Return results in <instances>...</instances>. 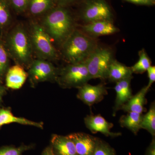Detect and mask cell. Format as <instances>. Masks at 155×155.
Wrapping results in <instances>:
<instances>
[{"label": "cell", "instance_id": "6da1fadb", "mask_svg": "<svg viewBox=\"0 0 155 155\" xmlns=\"http://www.w3.org/2000/svg\"><path fill=\"white\" fill-rule=\"evenodd\" d=\"M2 39L10 58L16 64L28 68L33 61V51L29 33L25 27L17 25Z\"/></svg>", "mask_w": 155, "mask_h": 155}, {"label": "cell", "instance_id": "7a4b0ae2", "mask_svg": "<svg viewBox=\"0 0 155 155\" xmlns=\"http://www.w3.org/2000/svg\"><path fill=\"white\" fill-rule=\"evenodd\" d=\"M97 47L94 40L74 30L62 43V52L69 64H77L85 62Z\"/></svg>", "mask_w": 155, "mask_h": 155}, {"label": "cell", "instance_id": "3957f363", "mask_svg": "<svg viewBox=\"0 0 155 155\" xmlns=\"http://www.w3.org/2000/svg\"><path fill=\"white\" fill-rule=\"evenodd\" d=\"M42 26L51 39L62 44L74 30L72 16L63 7L50 11L45 17Z\"/></svg>", "mask_w": 155, "mask_h": 155}, {"label": "cell", "instance_id": "277c9868", "mask_svg": "<svg viewBox=\"0 0 155 155\" xmlns=\"http://www.w3.org/2000/svg\"><path fill=\"white\" fill-rule=\"evenodd\" d=\"M28 33L33 51L38 59L48 61L56 59L57 51L42 25L36 22H31Z\"/></svg>", "mask_w": 155, "mask_h": 155}, {"label": "cell", "instance_id": "5b68a950", "mask_svg": "<svg viewBox=\"0 0 155 155\" xmlns=\"http://www.w3.org/2000/svg\"><path fill=\"white\" fill-rule=\"evenodd\" d=\"M85 62L69 64L59 69L56 82L64 88H76L83 86L91 80Z\"/></svg>", "mask_w": 155, "mask_h": 155}, {"label": "cell", "instance_id": "8992f818", "mask_svg": "<svg viewBox=\"0 0 155 155\" xmlns=\"http://www.w3.org/2000/svg\"><path fill=\"white\" fill-rule=\"evenodd\" d=\"M113 60L110 50L97 47L85 61L91 79L107 78L109 67Z\"/></svg>", "mask_w": 155, "mask_h": 155}, {"label": "cell", "instance_id": "52a82bcc", "mask_svg": "<svg viewBox=\"0 0 155 155\" xmlns=\"http://www.w3.org/2000/svg\"><path fill=\"white\" fill-rule=\"evenodd\" d=\"M28 69V77L32 87L40 82L56 81L59 71L49 61L40 59L33 60Z\"/></svg>", "mask_w": 155, "mask_h": 155}, {"label": "cell", "instance_id": "ba28073f", "mask_svg": "<svg viewBox=\"0 0 155 155\" xmlns=\"http://www.w3.org/2000/svg\"><path fill=\"white\" fill-rule=\"evenodd\" d=\"M81 17L85 22L90 23L112 21L113 16L110 7L105 0H88L84 7Z\"/></svg>", "mask_w": 155, "mask_h": 155}, {"label": "cell", "instance_id": "9c48e42d", "mask_svg": "<svg viewBox=\"0 0 155 155\" xmlns=\"http://www.w3.org/2000/svg\"><path fill=\"white\" fill-rule=\"evenodd\" d=\"M78 90L77 98L89 107L101 101L108 94L107 88L103 84L92 85L86 83Z\"/></svg>", "mask_w": 155, "mask_h": 155}, {"label": "cell", "instance_id": "30bf717a", "mask_svg": "<svg viewBox=\"0 0 155 155\" xmlns=\"http://www.w3.org/2000/svg\"><path fill=\"white\" fill-rule=\"evenodd\" d=\"M87 128L93 134L100 132L107 137H115L122 135L120 133L111 132L114 124L107 122L101 115H87L84 119Z\"/></svg>", "mask_w": 155, "mask_h": 155}, {"label": "cell", "instance_id": "8fae6325", "mask_svg": "<svg viewBox=\"0 0 155 155\" xmlns=\"http://www.w3.org/2000/svg\"><path fill=\"white\" fill-rule=\"evenodd\" d=\"M74 143L78 155H93L97 137L82 132L68 135Z\"/></svg>", "mask_w": 155, "mask_h": 155}, {"label": "cell", "instance_id": "7c38bea8", "mask_svg": "<svg viewBox=\"0 0 155 155\" xmlns=\"http://www.w3.org/2000/svg\"><path fill=\"white\" fill-rule=\"evenodd\" d=\"M51 146L55 155H78L74 143L68 135H52Z\"/></svg>", "mask_w": 155, "mask_h": 155}, {"label": "cell", "instance_id": "4fadbf2b", "mask_svg": "<svg viewBox=\"0 0 155 155\" xmlns=\"http://www.w3.org/2000/svg\"><path fill=\"white\" fill-rule=\"evenodd\" d=\"M132 78H126L116 82L114 87L116 92V97L113 110L114 116L133 96L130 87V81Z\"/></svg>", "mask_w": 155, "mask_h": 155}, {"label": "cell", "instance_id": "5bb4252c", "mask_svg": "<svg viewBox=\"0 0 155 155\" xmlns=\"http://www.w3.org/2000/svg\"><path fill=\"white\" fill-rule=\"evenodd\" d=\"M28 73L22 66L16 64L9 67L5 75L6 86L8 88L18 90L25 83Z\"/></svg>", "mask_w": 155, "mask_h": 155}, {"label": "cell", "instance_id": "9a60e30c", "mask_svg": "<svg viewBox=\"0 0 155 155\" xmlns=\"http://www.w3.org/2000/svg\"><path fill=\"white\" fill-rule=\"evenodd\" d=\"M149 89L147 86L143 87L136 94L132 96L127 102L122 106L120 110L127 113L132 112L143 114L146 110L144 107L147 103L146 95Z\"/></svg>", "mask_w": 155, "mask_h": 155}, {"label": "cell", "instance_id": "2e32d148", "mask_svg": "<svg viewBox=\"0 0 155 155\" xmlns=\"http://www.w3.org/2000/svg\"><path fill=\"white\" fill-rule=\"evenodd\" d=\"M82 28L84 32L94 36L109 35L118 31L112 21L108 20L87 23Z\"/></svg>", "mask_w": 155, "mask_h": 155}, {"label": "cell", "instance_id": "e0dca14e", "mask_svg": "<svg viewBox=\"0 0 155 155\" xmlns=\"http://www.w3.org/2000/svg\"><path fill=\"white\" fill-rule=\"evenodd\" d=\"M17 123L21 125L34 126L42 129L44 127L43 122H35L23 117L14 116L10 107H0V129L3 125Z\"/></svg>", "mask_w": 155, "mask_h": 155}, {"label": "cell", "instance_id": "ac0fdd59", "mask_svg": "<svg viewBox=\"0 0 155 155\" xmlns=\"http://www.w3.org/2000/svg\"><path fill=\"white\" fill-rule=\"evenodd\" d=\"M132 74L130 67L114 59L109 67L107 78L111 81L116 82L126 78H133Z\"/></svg>", "mask_w": 155, "mask_h": 155}, {"label": "cell", "instance_id": "d6986e66", "mask_svg": "<svg viewBox=\"0 0 155 155\" xmlns=\"http://www.w3.org/2000/svg\"><path fill=\"white\" fill-rule=\"evenodd\" d=\"M143 114L135 112H128L120 117L119 123L122 127H125L137 135L141 129V124Z\"/></svg>", "mask_w": 155, "mask_h": 155}, {"label": "cell", "instance_id": "ffe728a7", "mask_svg": "<svg viewBox=\"0 0 155 155\" xmlns=\"http://www.w3.org/2000/svg\"><path fill=\"white\" fill-rule=\"evenodd\" d=\"M53 0H30L27 10L33 16H39L51 8Z\"/></svg>", "mask_w": 155, "mask_h": 155}, {"label": "cell", "instance_id": "44dd1931", "mask_svg": "<svg viewBox=\"0 0 155 155\" xmlns=\"http://www.w3.org/2000/svg\"><path fill=\"white\" fill-rule=\"evenodd\" d=\"M141 129L148 131L153 137L155 135V104H151L149 110L147 114L143 115L141 124Z\"/></svg>", "mask_w": 155, "mask_h": 155}, {"label": "cell", "instance_id": "7402d4cb", "mask_svg": "<svg viewBox=\"0 0 155 155\" xmlns=\"http://www.w3.org/2000/svg\"><path fill=\"white\" fill-rule=\"evenodd\" d=\"M10 6L8 0H0V30L4 32L11 22Z\"/></svg>", "mask_w": 155, "mask_h": 155}, {"label": "cell", "instance_id": "603a6c76", "mask_svg": "<svg viewBox=\"0 0 155 155\" xmlns=\"http://www.w3.org/2000/svg\"><path fill=\"white\" fill-rule=\"evenodd\" d=\"M139 59L137 62L130 67L132 73L142 74L147 71L151 66V61L144 49L139 52Z\"/></svg>", "mask_w": 155, "mask_h": 155}, {"label": "cell", "instance_id": "cb8c5ba5", "mask_svg": "<svg viewBox=\"0 0 155 155\" xmlns=\"http://www.w3.org/2000/svg\"><path fill=\"white\" fill-rule=\"evenodd\" d=\"M10 57L2 38H0V83L5 78L9 69Z\"/></svg>", "mask_w": 155, "mask_h": 155}, {"label": "cell", "instance_id": "d4e9b609", "mask_svg": "<svg viewBox=\"0 0 155 155\" xmlns=\"http://www.w3.org/2000/svg\"><path fill=\"white\" fill-rule=\"evenodd\" d=\"M33 144H22L19 147L5 146L0 148V155H23L26 151L33 148Z\"/></svg>", "mask_w": 155, "mask_h": 155}, {"label": "cell", "instance_id": "484cf974", "mask_svg": "<svg viewBox=\"0 0 155 155\" xmlns=\"http://www.w3.org/2000/svg\"><path fill=\"white\" fill-rule=\"evenodd\" d=\"M93 155H116L110 146L101 139L97 138Z\"/></svg>", "mask_w": 155, "mask_h": 155}, {"label": "cell", "instance_id": "4316f807", "mask_svg": "<svg viewBox=\"0 0 155 155\" xmlns=\"http://www.w3.org/2000/svg\"><path fill=\"white\" fill-rule=\"evenodd\" d=\"M30 0H8L9 5L17 13L25 12L28 9Z\"/></svg>", "mask_w": 155, "mask_h": 155}, {"label": "cell", "instance_id": "83f0119b", "mask_svg": "<svg viewBox=\"0 0 155 155\" xmlns=\"http://www.w3.org/2000/svg\"><path fill=\"white\" fill-rule=\"evenodd\" d=\"M148 73V76L149 78V82L147 86L150 88L151 85L155 81V66H151L149 67L147 70Z\"/></svg>", "mask_w": 155, "mask_h": 155}, {"label": "cell", "instance_id": "f1b7e54d", "mask_svg": "<svg viewBox=\"0 0 155 155\" xmlns=\"http://www.w3.org/2000/svg\"><path fill=\"white\" fill-rule=\"evenodd\" d=\"M129 2L137 5H151L153 4V0H125Z\"/></svg>", "mask_w": 155, "mask_h": 155}, {"label": "cell", "instance_id": "f546056e", "mask_svg": "<svg viewBox=\"0 0 155 155\" xmlns=\"http://www.w3.org/2000/svg\"><path fill=\"white\" fill-rule=\"evenodd\" d=\"M146 155H155V139L153 137L152 140L147 150Z\"/></svg>", "mask_w": 155, "mask_h": 155}, {"label": "cell", "instance_id": "4dcf8cb0", "mask_svg": "<svg viewBox=\"0 0 155 155\" xmlns=\"http://www.w3.org/2000/svg\"><path fill=\"white\" fill-rule=\"evenodd\" d=\"M7 90L6 87L2 85L0 83V107L2 104L3 97L7 94Z\"/></svg>", "mask_w": 155, "mask_h": 155}, {"label": "cell", "instance_id": "1f68e13d", "mask_svg": "<svg viewBox=\"0 0 155 155\" xmlns=\"http://www.w3.org/2000/svg\"><path fill=\"white\" fill-rule=\"evenodd\" d=\"M41 155H55L53 152L51 146L47 147L43 151Z\"/></svg>", "mask_w": 155, "mask_h": 155}, {"label": "cell", "instance_id": "d6a6232c", "mask_svg": "<svg viewBox=\"0 0 155 155\" xmlns=\"http://www.w3.org/2000/svg\"><path fill=\"white\" fill-rule=\"evenodd\" d=\"M58 1L63 2H71V1H73V0H58Z\"/></svg>", "mask_w": 155, "mask_h": 155}]
</instances>
